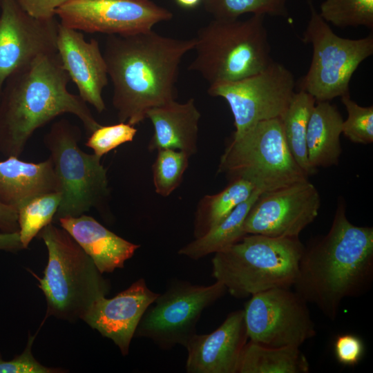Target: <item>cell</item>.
I'll list each match as a JSON object with an SVG mask.
<instances>
[{"label":"cell","instance_id":"cell-1","mask_svg":"<svg viewBox=\"0 0 373 373\" xmlns=\"http://www.w3.org/2000/svg\"><path fill=\"white\" fill-rule=\"evenodd\" d=\"M194 46V38L175 39L153 30L107 36L103 55L120 122L135 126L146 119L149 109L175 100L180 62Z\"/></svg>","mask_w":373,"mask_h":373},{"label":"cell","instance_id":"cell-2","mask_svg":"<svg viewBox=\"0 0 373 373\" xmlns=\"http://www.w3.org/2000/svg\"><path fill=\"white\" fill-rule=\"evenodd\" d=\"M372 278L373 228L352 224L339 202L327 233L304 248L295 291L334 320L343 300L365 293Z\"/></svg>","mask_w":373,"mask_h":373},{"label":"cell","instance_id":"cell-3","mask_svg":"<svg viewBox=\"0 0 373 373\" xmlns=\"http://www.w3.org/2000/svg\"><path fill=\"white\" fill-rule=\"evenodd\" d=\"M70 80L57 51L41 55L6 80L0 96V153L18 157L36 130L70 113L88 133L101 124L86 103L70 93Z\"/></svg>","mask_w":373,"mask_h":373},{"label":"cell","instance_id":"cell-4","mask_svg":"<svg viewBox=\"0 0 373 373\" xmlns=\"http://www.w3.org/2000/svg\"><path fill=\"white\" fill-rule=\"evenodd\" d=\"M304 245L298 237L247 234L215 253L212 276L237 298L293 286Z\"/></svg>","mask_w":373,"mask_h":373},{"label":"cell","instance_id":"cell-5","mask_svg":"<svg viewBox=\"0 0 373 373\" xmlns=\"http://www.w3.org/2000/svg\"><path fill=\"white\" fill-rule=\"evenodd\" d=\"M38 236L48 256L44 276L39 278L47 303L46 316L69 321L82 319L95 300L108 294V280L62 227L50 223Z\"/></svg>","mask_w":373,"mask_h":373},{"label":"cell","instance_id":"cell-6","mask_svg":"<svg viewBox=\"0 0 373 373\" xmlns=\"http://www.w3.org/2000/svg\"><path fill=\"white\" fill-rule=\"evenodd\" d=\"M264 17L214 19L202 27L194 37L195 57L189 70L198 72L211 85L263 70L273 61Z\"/></svg>","mask_w":373,"mask_h":373},{"label":"cell","instance_id":"cell-7","mask_svg":"<svg viewBox=\"0 0 373 373\" xmlns=\"http://www.w3.org/2000/svg\"><path fill=\"white\" fill-rule=\"evenodd\" d=\"M231 180L243 178L262 193L308 180L285 142L282 119L261 121L233 135L218 167Z\"/></svg>","mask_w":373,"mask_h":373},{"label":"cell","instance_id":"cell-8","mask_svg":"<svg viewBox=\"0 0 373 373\" xmlns=\"http://www.w3.org/2000/svg\"><path fill=\"white\" fill-rule=\"evenodd\" d=\"M81 137L77 126L61 119L52 124L44 137L61 194L54 218L56 220L99 209L109 194L107 170L101 164L100 157L80 149Z\"/></svg>","mask_w":373,"mask_h":373},{"label":"cell","instance_id":"cell-9","mask_svg":"<svg viewBox=\"0 0 373 373\" xmlns=\"http://www.w3.org/2000/svg\"><path fill=\"white\" fill-rule=\"evenodd\" d=\"M310 17L303 41L312 46V59L306 75L299 81V90L316 102H325L350 94V82L360 64L373 54L372 32L358 39L336 35L307 0Z\"/></svg>","mask_w":373,"mask_h":373},{"label":"cell","instance_id":"cell-10","mask_svg":"<svg viewBox=\"0 0 373 373\" xmlns=\"http://www.w3.org/2000/svg\"><path fill=\"white\" fill-rule=\"evenodd\" d=\"M226 291L224 285L218 281L210 285L174 282L147 308L135 334L151 339L164 350L176 345L185 346L196 334L202 312Z\"/></svg>","mask_w":373,"mask_h":373},{"label":"cell","instance_id":"cell-11","mask_svg":"<svg viewBox=\"0 0 373 373\" xmlns=\"http://www.w3.org/2000/svg\"><path fill=\"white\" fill-rule=\"evenodd\" d=\"M293 73L283 64L272 61L256 74L245 78L209 85L207 93L224 98L234 119V136L256 123L283 119L294 94Z\"/></svg>","mask_w":373,"mask_h":373},{"label":"cell","instance_id":"cell-12","mask_svg":"<svg viewBox=\"0 0 373 373\" xmlns=\"http://www.w3.org/2000/svg\"><path fill=\"white\" fill-rule=\"evenodd\" d=\"M307 303L285 287L251 296L243 309L249 341L268 347H299L316 334Z\"/></svg>","mask_w":373,"mask_h":373},{"label":"cell","instance_id":"cell-13","mask_svg":"<svg viewBox=\"0 0 373 373\" xmlns=\"http://www.w3.org/2000/svg\"><path fill=\"white\" fill-rule=\"evenodd\" d=\"M55 15L68 28L107 35L145 32L173 17L171 12L151 0H68Z\"/></svg>","mask_w":373,"mask_h":373},{"label":"cell","instance_id":"cell-14","mask_svg":"<svg viewBox=\"0 0 373 373\" xmlns=\"http://www.w3.org/2000/svg\"><path fill=\"white\" fill-rule=\"evenodd\" d=\"M321 197L309 180L262 193L244 224L246 234L298 237L317 217Z\"/></svg>","mask_w":373,"mask_h":373},{"label":"cell","instance_id":"cell-15","mask_svg":"<svg viewBox=\"0 0 373 373\" xmlns=\"http://www.w3.org/2000/svg\"><path fill=\"white\" fill-rule=\"evenodd\" d=\"M0 96L6 79L38 56L57 51L59 23L28 15L17 0H0Z\"/></svg>","mask_w":373,"mask_h":373},{"label":"cell","instance_id":"cell-16","mask_svg":"<svg viewBox=\"0 0 373 373\" xmlns=\"http://www.w3.org/2000/svg\"><path fill=\"white\" fill-rule=\"evenodd\" d=\"M159 294L140 278L113 298L95 300L82 319L111 339L126 356L143 314Z\"/></svg>","mask_w":373,"mask_h":373},{"label":"cell","instance_id":"cell-17","mask_svg":"<svg viewBox=\"0 0 373 373\" xmlns=\"http://www.w3.org/2000/svg\"><path fill=\"white\" fill-rule=\"evenodd\" d=\"M57 52L64 70L76 85L79 97L101 113L106 109L102 97L108 75L103 53L95 39L86 41L79 30L60 22L58 26Z\"/></svg>","mask_w":373,"mask_h":373},{"label":"cell","instance_id":"cell-18","mask_svg":"<svg viewBox=\"0 0 373 373\" xmlns=\"http://www.w3.org/2000/svg\"><path fill=\"white\" fill-rule=\"evenodd\" d=\"M249 341L243 309L227 315L208 334L193 335L184 346L188 373H237L243 349Z\"/></svg>","mask_w":373,"mask_h":373},{"label":"cell","instance_id":"cell-19","mask_svg":"<svg viewBox=\"0 0 373 373\" xmlns=\"http://www.w3.org/2000/svg\"><path fill=\"white\" fill-rule=\"evenodd\" d=\"M57 221L89 256L102 274L124 267V262L140 247L85 214L63 217Z\"/></svg>","mask_w":373,"mask_h":373},{"label":"cell","instance_id":"cell-20","mask_svg":"<svg viewBox=\"0 0 373 373\" xmlns=\"http://www.w3.org/2000/svg\"><path fill=\"white\" fill-rule=\"evenodd\" d=\"M146 118L153 127L149 150L171 149L189 156L196 153L200 113L193 98L184 103L173 100L152 108L147 111Z\"/></svg>","mask_w":373,"mask_h":373},{"label":"cell","instance_id":"cell-21","mask_svg":"<svg viewBox=\"0 0 373 373\" xmlns=\"http://www.w3.org/2000/svg\"><path fill=\"white\" fill-rule=\"evenodd\" d=\"M59 192L50 159L38 163L8 157L0 161V202L17 208L39 194Z\"/></svg>","mask_w":373,"mask_h":373},{"label":"cell","instance_id":"cell-22","mask_svg":"<svg viewBox=\"0 0 373 373\" xmlns=\"http://www.w3.org/2000/svg\"><path fill=\"white\" fill-rule=\"evenodd\" d=\"M343 122L336 106L328 101L316 102L306 137L308 163L314 173L318 167L338 165L342 152L340 135Z\"/></svg>","mask_w":373,"mask_h":373},{"label":"cell","instance_id":"cell-23","mask_svg":"<svg viewBox=\"0 0 373 373\" xmlns=\"http://www.w3.org/2000/svg\"><path fill=\"white\" fill-rule=\"evenodd\" d=\"M261 193L259 189H256L248 199L238 204L222 221L181 248L178 254L198 260L240 240L247 235L244 224L247 214Z\"/></svg>","mask_w":373,"mask_h":373},{"label":"cell","instance_id":"cell-24","mask_svg":"<svg viewBox=\"0 0 373 373\" xmlns=\"http://www.w3.org/2000/svg\"><path fill=\"white\" fill-rule=\"evenodd\" d=\"M297 347H268L248 341L237 373H307L309 363Z\"/></svg>","mask_w":373,"mask_h":373},{"label":"cell","instance_id":"cell-25","mask_svg":"<svg viewBox=\"0 0 373 373\" xmlns=\"http://www.w3.org/2000/svg\"><path fill=\"white\" fill-rule=\"evenodd\" d=\"M256 189L251 182L238 178L231 180L220 192L203 197L195 213V238L218 224L238 204L248 199Z\"/></svg>","mask_w":373,"mask_h":373},{"label":"cell","instance_id":"cell-26","mask_svg":"<svg viewBox=\"0 0 373 373\" xmlns=\"http://www.w3.org/2000/svg\"><path fill=\"white\" fill-rule=\"evenodd\" d=\"M315 104L316 100L309 93L303 90L295 92L282 119L287 147L296 162L308 177L314 173L308 163L306 137L309 119Z\"/></svg>","mask_w":373,"mask_h":373},{"label":"cell","instance_id":"cell-27","mask_svg":"<svg viewBox=\"0 0 373 373\" xmlns=\"http://www.w3.org/2000/svg\"><path fill=\"white\" fill-rule=\"evenodd\" d=\"M61 200L60 192L35 195L17 208V221L20 240L26 249L41 230L52 223Z\"/></svg>","mask_w":373,"mask_h":373},{"label":"cell","instance_id":"cell-28","mask_svg":"<svg viewBox=\"0 0 373 373\" xmlns=\"http://www.w3.org/2000/svg\"><path fill=\"white\" fill-rule=\"evenodd\" d=\"M318 14L336 27L373 28V0H325Z\"/></svg>","mask_w":373,"mask_h":373},{"label":"cell","instance_id":"cell-29","mask_svg":"<svg viewBox=\"0 0 373 373\" xmlns=\"http://www.w3.org/2000/svg\"><path fill=\"white\" fill-rule=\"evenodd\" d=\"M205 10L214 19H238L240 15H268L274 17L288 15L287 0H202Z\"/></svg>","mask_w":373,"mask_h":373},{"label":"cell","instance_id":"cell-30","mask_svg":"<svg viewBox=\"0 0 373 373\" xmlns=\"http://www.w3.org/2000/svg\"><path fill=\"white\" fill-rule=\"evenodd\" d=\"M153 164V179L155 191L166 197L181 183L186 171L189 155L184 152L171 149L157 150Z\"/></svg>","mask_w":373,"mask_h":373},{"label":"cell","instance_id":"cell-31","mask_svg":"<svg viewBox=\"0 0 373 373\" xmlns=\"http://www.w3.org/2000/svg\"><path fill=\"white\" fill-rule=\"evenodd\" d=\"M341 100L347 113V117L342 124V133L354 143H372L373 106L358 105L350 94L341 97Z\"/></svg>","mask_w":373,"mask_h":373},{"label":"cell","instance_id":"cell-32","mask_svg":"<svg viewBox=\"0 0 373 373\" xmlns=\"http://www.w3.org/2000/svg\"><path fill=\"white\" fill-rule=\"evenodd\" d=\"M136 133L137 129L134 126L126 122L100 125L90 134L85 146L91 149L94 154L102 157L117 146L132 142Z\"/></svg>","mask_w":373,"mask_h":373},{"label":"cell","instance_id":"cell-33","mask_svg":"<svg viewBox=\"0 0 373 373\" xmlns=\"http://www.w3.org/2000/svg\"><path fill=\"white\" fill-rule=\"evenodd\" d=\"M35 336H30L23 352L10 361L0 358V373H53L57 369L46 367L39 363L32 354V345Z\"/></svg>","mask_w":373,"mask_h":373},{"label":"cell","instance_id":"cell-34","mask_svg":"<svg viewBox=\"0 0 373 373\" xmlns=\"http://www.w3.org/2000/svg\"><path fill=\"white\" fill-rule=\"evenodd\" d=\"M334 352L338 363L343 365L354 366L362 359L365 345L358 336L350 333L342 334L335 338Z\"/></svg>","mask_w":373,"mask_h":373},{"label":"cell","instance_id":"cell-35","mask_svg":"<svg viewBox=\"0 0 373 373\" xmlns=\"http://www.w3.org/2000/svg\"><path fill=\"white\" fill-rule=\"evenodd\" d=\"M68 0H17L30 16L39 19L55 18V10Z\"/></svg>","mask_w":373,"mask_h":373},{"label":"cell","instance_id":"cell-36","mask_svg":"<svg viewBox=\"0 0 373 373\" xmlns=\"http://www.w3.org/2000/svg\"><path fill=\"white\" fill-rule=\"evenodd\" d=\"M0 230L6 233L19 231L17 209L1 202H0Z\"/></svg>","mask_w":373,"mask_h":373},{"label":"cell","instance_id":"cell-37","mask_svg":"<svg viewBox=\"0 0 373 373\" xmlns=\"http://www.w3.org/2000/svg\"><path fill=\"white\" fill-rule=\"evenodd\" d=\"M23 249L19 231L0 233V250L16 252Z\"/></svg>","mask_w":373,"mask_h":373},{"label":"cell","instance_id":"cell-38","mask_svg":"<svg viewBox=\"0 0 373 373\" xmlns=\"http://www.w3.org/2000/svg\"><path fill=\"white\" fill-rule=\"evenodd\" d=\"M175 2L181 8L185 9H193L198 7L202 2V0H174Z\"/></svg>","mask_w":373,"mask_h":373}]
</instances>
